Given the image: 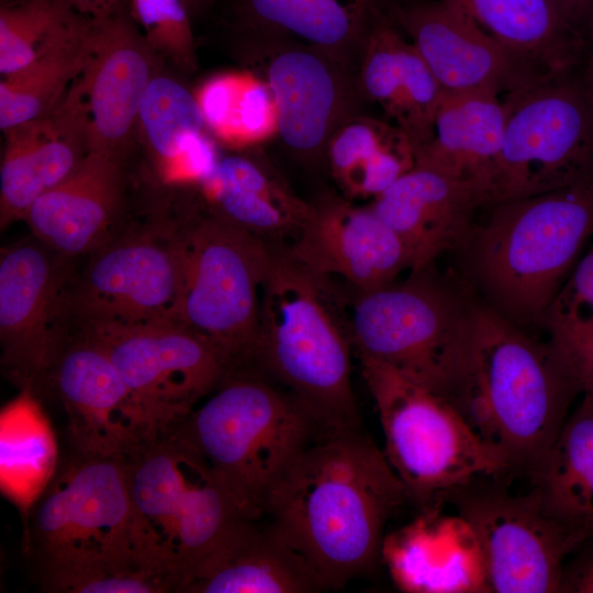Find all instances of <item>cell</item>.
<instances>
[{
  "label": "cell",
  "mask_w": 593,
  "mask_h": 593,
  "mask_svg": "<svg viewBox=\"0 0 593 593\" xmlns=\"http://www.w3.org/2000/svg\"><path fill=\"white\" fill-rule=\"evenodd\" d=\"M409 501L383 449L361 428L315 439L269 493L265 515L323 590L381 561L388 522Z\"/></svg>",
  "instance_id": "cell-1"
},
{
  "label": "cell",
  "mask_w": 593,
  "mask_h": 593,
  "mask_svg": "<svg viewBox=\"0 0 593 593\" xmlns=\"http://www.w3.org/2000/svg\"><path fill=\"white\" fill-rule=\"evenodd\" d=\"M583 394L557 346L534 338L477 299L472 361L457 406L474 432L528 479Z\"/></svg>",
  "instance_id": "cell-2"
},
{
  "label": "cell",
  "mask_w": 593,
  "mask_h": 593,
  "mask_svg": "<svg viewBox=\"0 0 593 593\" xmlns=\"http://www.w3.org/2000/svg\"><path fill=\"white\" fill-rule=\"evenodd\" d=\"M460 251L477 299L527 329L545 316L593 236V174L562 188L503 201Z\"/></svg>",
  "instance_id": "cell-3"
},
{
  "label": "cell",
  "mask_w": 593,
  "mask_h": 593,
  "mask_svg": "<svg viewBox=\"0 0 593 593\" xmlns=\"http://www.w3.org/2000/svg\"><path fill=\"white\" fill-rule=\"evenodd\" d=\"M136 568L181 592L197 567L246 518L176 425L124 455Z\"/></svg>",
  "instance_id": "cell-4"
},
{
  "label": "cell",
  "mask_w": 593,
  "mask_h": 593,
  "mask_svg": "<svg viewBox=\"0 0 593 593\" xmlns=\"http://www.w3.org/2000/svg\"><path fill=\"white\" fill-rule=\"evenodd\" d=\"M329 288L273 243L248 366L292 394L324 434L361 428L354 350Z\"/></svg>",
  "instance_id": "cell-5"
},
{
  "label": "cell",
  "mask_w": 593,
  "mask_h": 593,
  "mask_svg": "<svg viewBox=\"0 0 593 593\" xmlns=\"http://www.w3.org/2000/svg\"><path fill=\"white\" fill-rule=\"evenodd\" d=\"M25 519L27 553L44 591L89 593L107 574L142 572L132 552L124 456L70 452Z\"/></svg>",
  "instance_id": "cell-6"
},
{
  "label": "cell",
  "mask_w": 593,
  "mask_h": 593,
  "mask_svg": "<svg viewBox=\"0 0 593 593\" xmlns=\"http://www.w3.org/2000/svg\"><path fill=\"white\" fill-rule=\"evenodd\" d=\"M177 426L249 519L265 516L275 485L324 434L292 394L253 367L232 369Z\"/></svg>",
  "instance_id": "cell-7"
},
{
  "label": "cell",
  "mask_w": 593,
  "mask_h": 593,
  "mask_svg": "<svg viewBox=\"0 0 593 593\" xmlns=\"http://www.w3.org/2000/svg\"><path fill=\"white\" fill-rule=\"evenodd\" d=\"M432 267L354 293L346 328L359 361L392 368L457 409L471 370L477 296Z\"/></svg>",
  "instance_id": "cell-8"
},
{
  "label": "cell",
  "mask_w": 593,
  "mask_h": 593,
  "mask_svg": "<svg viewBox=\"0 0 593 593\" xmlns=\"http://www.w3.org/2000/svg\"><path fill=\"white\" fill-rule=\"evenodd\" d=\"M374 401L384 454L419 510L474 479L508 475L503 457L446 398L372 361H360Z\"/></svg>",
  "instance_id": "cell-9"
},
{
  "label": "cell",
  "mask_w": 593,
  "mask_h": 593,
  "mask_svg": "<svg viewBox=\"0 0 593 593\" xmlns=\"http://www.w3.org/2000/svg\"><path fill=\"white\" fill-rule=\"evenodd\" d=\"M179 322L215 345L232 369L248 367L272 242L208 213L179 225Z\"/></svg>",
  "instance_id": "cell-10"
},
{
  "label": "cell",
  "mask_w": 593,
  "mask_h": 593,
  "mask_svg": "<svg viewBox=\"0 0 593 593\" xmlns=\"http://www.w3.org/2000/svg\"><path fill=\"white\" fill-rule=\"evenodd\" d=\"M501 152L489 205L571 184L593 174V107L572 75L507 92Z\"/></svg>",
  "instance_id": "cell-11"
},
{
  "label": "cell",
  "mask_w": 593,
  "mask_h": 593,
  "mask_svg": "<svg viewBox=\"0 0 593 593\" xmlns=\"http://www.w3.org/2000/svg\"><path fill=\"white\" fill-rule=\"evenodd\" d=\"M501 477L474 479L444 500L478 540L489 593H559L564 562L593 528L556 516L533 488L511 492Z\"/></svg>",
  "instance_id": "cell-12"
},
{
  "label": "cell",
  "mask_w": 593,
  "mask_h": 593,
  "mask_svg": "<svg viewBox=\"0 0 593 593\" xmlns=\"http://www.w3.org/2000/svg\"><path fill=\"white\" fill-rule=\"evenodd\" d=\"M71 325L107 353L156 430L186 418L232 369L215 345L179 322Z\"/></svg>",
  "instance_id": "cell-13"
},
{
  "label": "cell",
  "mask_w": 593,
  "mask_h": 593,
  "mask_svg": "<svg viewBox=\"0 0 593 593\" xmlns=\"http://www.w3.org/2000/svg\"><path fill=\"white\" fill-rule=\"evenodd\" d=\"M89 257L71 283V323L179 322L178 224L154 222L114 234Z\"/></svg>",
  "instance_id": "cell-14"
},
{
  "label": "cell",
  "mask_w": 593,
  "mask_h": 593,
  "mask_svg": "<svg viewBox=\"0 0 593 593\" xmlns=\"http://www.w3.org/2000/svg\"><path fill=\"white\" fill-rule=\"evenodd\" d=\"M31 235L0 253L1 367L38 392L70 328L71 260Z\"/></svg>",
  "instance_id": "cell-15"
},
{
  "label": "cell",
  "mask_w": 593,
  "mask_h": 593,
  "mask_svg": "<svg viewBox=\"0 0 593 593\" xmlns=\"http://www.w3.org/2000/svg\"><path fill=\"white\" fill-rule=\"evenodd\" d=\"M42 387L65 410L70 452L124 456L157 433L107 353L71 326Z\"/></svg>",
  "instance_id": "cell-16"
},
{
  "label": "cell",
  "mask_w": 593,
  "mask_h": 593,
  "mask_svg": "<svg viewBox=\"0 0 593 593\" xmlns=\"http://www.w3.org/2000/svg\"><path fill=\"white\" fill-rule=\"evenodd\" d=\"M164 63L149 47L130 4L88 25V54L74 89L82 105L91 150L124 161L136 141L145 91Z\"/></svg>",
  "instance_id": "cell-17"
},
{
  "label": "cell",
  "mask_w": 593,
  "mask_h": 593,
  "mask_svg": "<svg viewBox=\"0 0 593 593\" xmlns=\"http://www.w3.org/2000/svg\"><path fill=\"white\" fill-rule=\"evenodd\" d=\"M288 254L316 279L345 282L354 293L382 288L410 268L398 235L369 206L328 194L310 202Z\"/></svg>",
  "instance_id": "cell-18"
},
{
  "label": "cell",
  "mask_w": 593,
  "mask_h": 593,
  "mask_svg": "<svg viewBox=\"0 0 593 593\" xmlns=\"http://www.w3.org/2000/svg\"><path fill=\"white\" fill-rule=\"evenodd\" d=\"M265 37L276 48L256 57L276 101L277 135L298 156L314 159L326 153L332 135L350 116L346 64L291 40Z\"/></svg>",
  "instance_id": "cell-19"
},
{
  "label": "cell",
  "mask_w": 593,
  "mask_h": 593,
  "mask_svg": "<svg viewBox=\"0 0 593 593\" xmlns=\"http://www.w3.org/2000/svg\"><path fill=\"white\" fill-rule=\"evenodd\" d=\"M395 12L443 92L500 93L522 83L506 49L458 7L429 0Z\"/></svg>",
  "instance_id": "cell-20"
},
{
  "label": "cell",
  "mask_w": 593,
  "mask_h": 593,
  "mask_svg": "<svg viewBox=\"0 0 593 593\" xmlns=\"http://www.w3.org/2000/svg\"><path fill=\"white\" fill-rule=\"evenodd\" d=\"M369 206L402 242L411 272L433 266L447 253L461 251L474 226L475 210L484 208L471 186L417 166Z\"/></svg>",
  "instance_id": "cell-21"
},
{
  "label": "cell",
  "mask_w": 593,
  "mask_h": 593,
  "mask_svg": "<svg viewBox=\"0 0 593 593\" xmlns=\"http://www.w3.org/2000/svg\"><path fill=\"white\" fill-rule=\"evenodd\" d=\"M3 133L1 230L23 220L34 202L66 179L91 150L87 119L72 87L53 111Z\"/></svg>",
  "instance_id": "cell-22"
},
{
  "label": "cell",
  "mask_w": 593,
  "mask_h": 593,
  "mask_svg": "<svg viewBox=\"0 0 593 593\" xmlns=\"http://www.w3.org/2000/svg\"><path fill=\"white\" fill-rule=\"evenodd\" d=\"M443 502L385 535L381 547L395 586L407 593H489L482 555L468 523Z\"/></svg>",
  "instance_id": "cell-23"
},
{
  "label": "cell",
  "mask_w": 593,
  "mask_h": 593,
  "mask_svg": "<svg viewBox=\"0 0 593 593\" xmlns=\"http://www.w3.org/2000/svg\"><path fill=\"white\" fill-rule=\"evenodd\" d=\"M123 161L90 150L80 165L25 214L32 235L68 258L91 255L113 235L123 208Z\"/></svg>",
  "instance_id": "cell-24"
},
{
  "label": "cell",
  "mask_w": 593,
  "mask_h": 593,
  "mask_svg": "<svg viewBox=\"0 0 593 593\" xmlns=\"http://www.w3.org/2000/svg\"><path fill=\"white\" fill-rule=\"evenodd\" d=\"M240 519L197 567L181 593L324 591L305 561L270 523Z\"/></svg>",
  "instance_id": "cell-25"
},
{
  "label": "cell",
  "mask_w": 593,
  "mask_h": 593,
  "mask_svg": "<svg viewBox=\"0 0 593 593\" xmlns=\"http://www.w3.org/2000/svg\"><path fill=\"white\" fill-rule=\"evenodd\" d=\"M505 115L496 92H443L432 137L415 152V166L471 186L488 206Z\"/></svg>",
  "instance_id": "cell-26"
},
{
  "label": "cell",
  "mask_w": 593,
  "mask_h": 593,
  "mask_svg": "<svg viewBox=\"0 0 593 593\" xmlns=\"http://www.w3.org/2000/svg\"><path fill=\"white\" fill-rule=\"evenodd\" d=\"M458 7L511 55L522 82L572 75L585 55V34L549 0H438Z\"/></svg>",
  "instance_id": "cell-27"
},
{
  "label": "cell",
  "mask_w": 593,
  "mask_h": 593,
  "mask_svg": "<svg viewBox=\"0 0 593 593\" xmlns=\"http://www.w3.org/2000/svg\"><path fill=\"white\" fill-rule=\"evenodd\" d=\"M360 85L407 135L414 150L430 139L443 90L414 45L383 15L361 47Z\"/></svg>",
  "instance_id": "cell-28"
},
{
  "label": "cell",
  "mask_w": 593,
  "mask_h": 593,
  "mask_svg": "<svg viewBox=\"0 0 593 593\" xmlns=\"http://www.w3.org/2000/svg\"><path fill=\"white\" fill-rule=\"evenodd\" d=\"M383 0H233L240 40L275 36L317 49L346 64L382 14Z\"/></svg>",
  "instance_id": "cell-29"
},
{
  "label": "cell",
  "mask_w": 593,
  "mask_h": 593,
  "mask_svg": "<svg viewBox=\"0 0 593 593\" xmlns=\"http://www.w3.org/2000/svg\"><path fill=\"white\" fill-rule=\"evenodd\" d=\"M205 127L197 96L160 68L143 97L137 136L164 182L200 184L212 172L220 157Z\"/></svg>",
  "instance_id": "cell-30"
},
{
  "label": "cell",
  "mask_w": 593,
  "mask_h": 593,
  "mask_svg": "<svg viewBox=\"0 0 593 593\" xmlns=\"http://www.w3.org/2000/svg\"><path fill=\"white\" fill-rule=\"evenodd\" d=\"M200 186L209 213L272 243L294 237L310 210L266 166L243 155L220 157Z\"/></svg>",
  "instance_id": "cell-31"
},
{
  "label": "cell",
  "mask_w": 593,
  "mask_h": 593,
  "mask_svg": "<svg viewBox=\"0 0 593 593\" xmlns=\"http://www.w3.org/2000/svg\"><path fill=\"white\" fill-rule=\"evenodd\" d=\"M326 156L350 198L374 199L415 166L414 148L395 124L349 116L332 135Z\"/></svg>",
  "instance_id": "cell-32"
},
{
  "label": "cell",
  "mask_w": 593,
  "mask_h": 593,
  "mask_svg": "<svg viewBox=\"0 0 593 593\" xmlns=\"http://www.w3.org/2000/svg\"><path fill=\"white\" fill-rule=\"evenodd\" d=\"M58 466L57 441L37 394L21 389L0 414V482L24 518Z\"/></svg>",
  "instance_id": "cell-33"
},
{
  "label": "cell",
  "mask_w": 593,
  "mask_h": 593,
  "mask_svg": "<svg viewBox=\"0 0 593 593\" xmlns=\"http://www.w3.org/2000/svg\"><path fill=\"white\" fill-rule=\"evenodd\" d=\"M529 480L551 513L593 528V394L581 395Z\"/></svg>",
  "instance_id": "cell-34"
},
{
  "label": "cell",
  "mask_w": 593,
  "mask_h": 593,
  "mask_svg": "<svg viewBox=\"0 0 593 593\" xmlns=\"http://www.w3.org/2000/svg\"><path fill=\"white\" fill-rule=\"evenodd\" d=\"M88 25L71 41L0 81L2 132L53 111L81 74L88 54Z\"/></svg>",
  "instance_id": "cell-35"
},
{
  "label": "cell",
  "mask_w": 593,
  "mask_h": 593,
  "mask_svg": "<svg viewBox=\"0 0 593 593\" xmlns=\"http://www.w3.org/2000/svg\"><path fill=\"white\" fill-rule=\"evenodd\" d=\"M87 23L60 0H20L0 7V74L7 77L77 37Z\"/></svg>",
  "instance_id": "cell-36"
},
{
  "label": "cell",
  "mask_w": 593,
  "mask_h": 593,
  "mask_svg": "<svg viewBox=\"0 0 593 593\" xmlns=\"http://www.w3.org/2000/svg\"><path fill=\"white\" fill-rule=\"evenodd\" d=\"M212 130L235 145L261 143L278 134L273 94L264 78L231 74L216 102Z\"/></svg>",
  "instance_id": "cell-37"
},
{
  "label": "cell",
  "mask_w": 593,
  "mask_h": 593,
  "mask_svg": "<svg viewBox=\"0 0 593 593\" xmlns=\"http://www.w3.org/2000/svg\"><path fill=\"white\" fill-rule=\"evenodd\" d=\"M130 11L145 41L164 64L183 74L197 69L191 14L183 0H130Z\"/></svg>",
  "instance_id": "cell-38"
},
{
  "label": "cell",
  "mask_w": 593,
  "mask_h": 593,
  "mask_svg": "<svg viewBox=\"0 0 593 593\" xmlns=\"http://www.w3.org/2000/svg\"><path fill=\"white\" fill-rule=\"evenodd\" d=\"M542 326L559 349H569L593 339V245L571 270Z\"/></svg>",
  "instance_id": "cell-39"
},
{
  "label": "cell",
  "mask_w": 593,
  "mask_h": 593,
  "mask_svg": "<svg viewBox=\"0 0 593 593\" xmlns=\"http://www.w3.org/2000/svg\"><path fill=\"white\" fill-rule=\"evenodd\" d=\"M559 593H593V534L564 562Z\"/></svg>",
  "instance_id": "cell-40"
},
{
  "label": "cell",
  "mask_w": 593,
  "mask_h": 593,
  "mask_svg": "<svg viewBox=\"0 0 593 593\" xmlns=\"http://www.w3.org/2000/svg\"><path fill=\"white\" fill-rule=\"evenodd\" d=\"M86 23L103 21L130 4V0H60Z\"/></svg>",
  "instance_id": "cell-41"
},
{
  "label": "cell",
  "mask_w": 593,
  "mask_h": 593,
  "mask_svg": "<svg viewBox=\"0 0 593 593\" xmlns=\"http://www.w3.org/2000/svg\"><path fill=\"white\" fill-rule=\"evenodd\" d=\"M560 351L579 378L583 393L593 394V339L578 347Z\"/></svg>",
  "instance_id": "cell-42"
},
{
  "label": "cell",
  "mask_w": 593,
  "mask_h": 593,
  "mask_svg": "<svg viewBox=\"0 0 593 593\" xmlns=\"http://www.w3.org/2000/svg\"><path fill=\"white\" fill-rule=\"evenodd\" d=\"M558 13L572 26L585 33L593 15V0H549Z\"/></svg>",
  "instance_id": "cell-43"
},
{
  "label": "cell",
  "mask_w": 593,
  "mask_h": 593,
  "mask_svg": "<svg viewBox=\"0 0 593 593\" xmlns=\"http://www.w3.org/2000/svg\"><path fill=\"white\" fill-rule=\"evenodd\" d=\"M585 70L582 78L591 104L593 107V15L585 27Z\"/></svg>",
  "instance_id": "cell-44"
},
{
  "label": "cell",
  "mask_w": 593,
  "mask_h": 593,
  "mask_svg": "<svg viewBox=\"0 0 593 593\" xmlns=\"http://www.w3.org/2000/svg\"><path fill=\"white\" fill-rule=\"evenodd\" d=\"M191 16L204 12L214 0H183Z\"/></svg>",
  "instance_id": "cell-45"
},
{
  "label": "cell",
  "mask_w": 593,
  "mask_h": 593,
  "mask_svg": "<svg viewBox=\"0 0 593 593\" xmlns=\"http://www.w3.org/2000/svg\"><path fill=\"white\" fill-rule=\"evenodd\" d=\"M16 1H20V0H4L2 1V3L16 2Z\"/></svg>",
  "instance_id": "cell-46"
}]
</instances>
